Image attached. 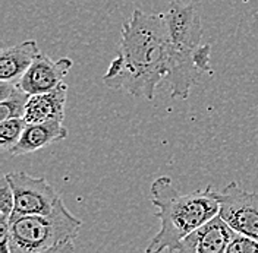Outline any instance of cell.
I'll use <instances>...</instances> for the list:
<instances>
[{
	"label": "cell",
	"mask_w": 258,
	"mask_h": 253,
	"mask_svg": "<svg viewBox=\"0 0 258 253\" xmlns=\"http://www.w3.org/2000/svg\"><path fill=\"white\" fill-rule=\"evenodd\" d=\"M167 43L163 15L135 9L122 25L119 54L112 60L103 82L117 91L153 101L166 76Z\"/></svg>",
	"instance_id": "1"
},
{
	"label": "cell",
	"mask_w": 258,
	"mask_h": 253,
	"mask_svg": "<svg viewBox=\"0 0 258 253\" xmlns=\"http://www.w3.org/2000/svg\"><path fill=\"white\" fill-rule=\"evenodd\" d=\"M150 193L160 228L145 249L148 253L172 252L185 236L220 212L217 192L211 186L182 195L170 177L161 176L151 183Z\"/></svg>",
	"instance_id": "3"
},
{
	"label": "cell",
	"mask_w": 258,
	"mask_h": 253,
	"mask_svg": "<svg viewBox=\"0 0 258 253\" xmlns=\"http://www.w3.org/2000/svg\"><path fill=\"white\" fill-rule=\"evenodd\" d=\"M258 252V241L245 234L236 233L229 243L226 253H249Z\"/></svg>",
	"instance_id": "15"
},
{
	"label": "cell",
	"mask_w": 258,
	"mask_h": 253,
	"mask_svg": "<svg viewBox=\"0 0 258 253\" xmlns=\"http://www.w3.org/2000/svg\"><path fill=\"white\" fill-rule=\"evenodd\" d=\"M161 15L167 43L164 80L172 98L186 100L194 85L211 70V46L201 44V18L192 3L172 2Z\"/></svg>",
	"instance_id": "2"
},
{
	"label": "cell",
	"mask_w": 258,
	"mask_h": 253,
	"mask_svg": "<svg viewBox=\"0 0 258 253\" xmlns=\"http://www.w3.org/2000/svg\"><path fill=\"white\" fill-rule=\"evenodd\" d=\"M38 54L40 50L35 40H27L12 47L3 48L0 53V80L18 82Z\"/></svg>",
	"instance_id": "11"
},
{
	"label": "cell",
	"mask_w": 258,
	"mask_h": 253,
	"mask_svg": "<svg viewBox=\"0 0 258 253\" xmlns=\"http://www.w3.org/2000/svg\"><path fill=\"white\" fill-rule=\"evenodd\" d=\"M82 221L60 199L50 214L24 215L9 221V253H59L75 250Z\"/></svg>",
	"instance_id": "4"
},
{
	"label": "cell",
	"mask_w": 258,
	"mask_h": 253,
	"mask_svg": "<svg viewBox=\"0 0 258 253\" xmlns=\"http://www.w3.org/2000/svg\"><path fill=\"white\" fill-rule=\"evenodd\" d=\"M217 196L219 215L236 233L258 241V193L246 192L236 182H230L222 192H217Z\"/></svg>",
	"instance_id": "6"
},
{
	"label": "cell",
	"mask_w": 258,
	"mask_h": 253,
	"mask_svg": "<svg viewBox=\"0 0 258 253\" xmlns=\"http://www.w3.org/2000/svg\"><path fill=\"white\" fill-rule=\"evenodd\" d=\"M27 127L24 117H9L0 122V148L2 151H11L21 139Z\"/></svg>",
	"instance_id": "12"
},
{
	"label": "cell",
	"mask_w": 258,
	"mask_h": 253,
	"mask_svg": "<svg viewBox=\"0 0 258 253\" xmlns=\"http://www.w3.org/2000/svg\"><path fill=\"white\" fill-rule=\"evenodd\" d=\"M68 90V85L62 82L59 87L48 93L31 95L24 114L27 123H41L50 120L63 122Z\"/></svg>",
	"instance_id": "10"
},
{
	"label": "cell",
	"mask_w": 258,
	"mask_h": 253,
	"mask_svg": "<svg viewBox=\"0 0 258 253\" xmlns=\"http://www.w3.org/2000/svg\"><path fill=\"white\" fill-rule=\"evenodd\" d=\"M235 234L236 231L220 215H216L182 238L172 253H223Z\"/></svg>",
	"instance_id": "7"
},
{
	"label": "cell",
	"mask_w": 258,
	"mask_h": 253,
	"mask_svg": "<svg viewBox=\"0 0 258 253\" xmlns=\"http://www.w3.org/2000/svg\"><path fill=\"white\" fill-rule=\"evenodd\" d=\"M72 66L74 60L69 57L51 60L48 56L40 53L28 70L18 80V85L30 95L48 93L63 82V78L71 72Z\"/></svg>",
	"instance_id": "8"
},
{
	"label": "cell",
	"mask_w": 258,
	"mask_h": 253,
	"mask_svg": "<svg viewBox=\"0 0 258 253\" xmlns=\"http://www.w3.org/2000/svg\"><path fill=\"white\" fill-rule=\"evenodd\" d=\"M15 208V196L6 176L2 177L0 183V222L11 221V215Z\"/></svg>",
	"instance_id": "14"
},
{
	"label": "cell",
	"mask_w": 258,
	"mask_h": 253,
	"mask_svg": "<svg viewBox=\"0 0 258 253\" xmlns=\"http://www.w3.org/2000/svg\"><path fill=\"white\" fill-rule=\"evenodd\" d=\"M5 176L15 196L11 220L24 215L50 214L62 199L44 177H32L25 172H12Z\"/></svg>",
	"instance_id": "5"
},
{
	"label": "cell",
	"mask_w": 258,
	"mask_h": 253,
	"mask_svg": "<svg viewBox=\"0 0 258 253\" xmlns=\"http://www.w3.org/2000/svg\"><path fill=\"white\" fill-rule=\"evenodd\" d=\"M31 95L25 93L18 83L12 94L9 95L6 100L0 101V110H2V120L9 119V117H24L25 114V107Z\"/></svg>",
	"instance_id": "13"
},
{
	"label": "cell",
	"mask_w": 258,
	"mask_h": 253,
	"mask_svg": "<svg viewBox=\"0 0 258 253\" xmlns=\"http://www.w3.org/2000/svg\"><path fill=\"white\" fill-rule=\"evenodd\" d=\"M68 136V129L59 120L41 123H27V127L15 146L9 151L11 155L21 157L43 149L51 143L63 141Z\"/></svg>",
	"instance_id": "9"
}]
</instances>
